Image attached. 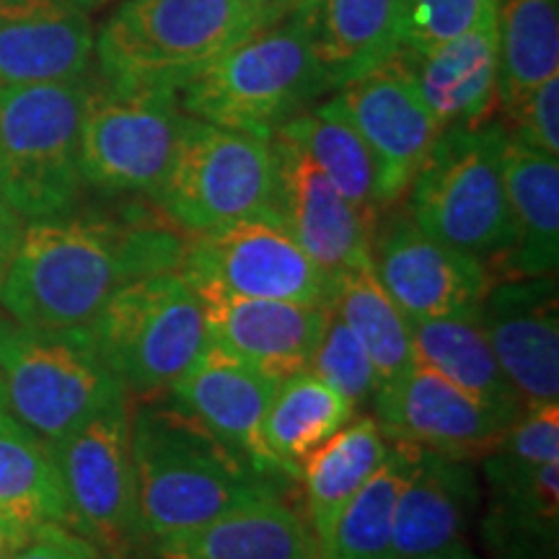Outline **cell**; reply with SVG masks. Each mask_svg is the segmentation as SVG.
Returning a JSON list of instances; mask_svg holds the SVG:
<instances>
[{"mask_svg":"<svg viewBox=\"0 0 559 559\" xmlns=\"http://www.w3.org/2000/svg\"><path fill=\"white\" fill-rule=\"evenodd\" d=\"M187 236L148 218L29 221L0 283V309L26 326H83L132 280L179 272Z\"/></svg>","mask_w":559,"mask_h":559,"instance_id":"6da1fadb","label":"cell"},{"mask_svg":"<svg viewBox=\"0 0 559 559\" xmlns=\"http://www.w3.org/2000/svg\"><path fill=\"white\" fill-rule=\"evenodd\" d=\"M130 449L145 539L200 528L243 502L280 495L275 479L174 400L145 396L130 407Z\"/></svg>","mask_w":559,"mask_h":559,"instance_id":"7a4b0ae2","label":"cell"},{"mask_svg":"<svg viewBox=\"0 0 559 559\" xmlns=\"http://www.w3.org/2000/svg\"><path fill=\"white\" fill-rule=\"evenodd\" d=\"M317 9H296L257 26L179 91L194 120L267 138L326 91L317 58Z\"/></svg>","mask_w":559,"mask_h":559,"instance_id":"3957f363","label":"cell"},{"mask_svg":"<svg viewBox=\"0 0 559 559\" xmlns=\"http://www.w3.org/2000/svg\"><path fill=\"white\" fill-rule=\"evenodd\" d=\"M262 24L239 0H124L96 39V55L111 88L179 94Z\"/></svg>","mask_w":559,"mask_h":559,"instance_id":"277c9868","label":"cell"},{"mask_svg":"<svg viewBox=\"0 0 559 559\" xmlns=\"http://www.w3.org/2000/svg\"><path fill=\"white\" fill-rule=\"evenodd\" d=\"M506 140L502 124L440 130L409 187L412 223L445 247L506 262L515 241L502 179Z\"/></svg>","mask_w":559,"mask_h":559,"instance_id":"5b68a950","label":"cell"},{"mask_svg":"<svg viewBox=\"0 0 559 559\" xmlns=\"http://www.w3.org/2000/svg\"><path fill=\"white\" fill-rule=\"evenodd\" d=\"M128 396L102 360L88 326H26L0 319V400L47 443Z\"/></svg>","mask_w":559,"mask_h":559,"instance_id":"8992f818","label":"cell"},{"mask_svg":"<svg viewBox=\"0 0 559 559\" xmlns=\"http://www.w3.org/2000/svg\"><path fill=\"white\" fill-rule=\"evenodd\" d=\"M86 96L83 81L0 86V194L26 223L79 205Z\"/></svg>","mask_w":559,"mask_h":559,"instance_id":"52a82bcc","label":"cell"},{"mask_svg":"<svg viewBox=\"0 0 559 559\" xmlns=\"http://www.w3.org/2000/svg\"><path fill=\"white\" fill-rule=\"evenodd\" d=\"M86 326L102 360L140 400L169 391L210 345L200 296L181 272L132 280Z\"/></svg>","mask_w":559,"mask_h":559,"instance_id":"ba28073f","label":"cell"},{"mask_svg":"<svg viewBox=\"0 0 559 559\" xmlns=\"http://www.w3.org/2000/svg\"><path fill=\"white\" fill-rule=\"evenodd\" d=\"M158 205L187 234L249 218H275V160L267 138L190 117Z\"/></svg>","mask_w":559,"mask_h":559,"instance_id":"9c48e42d","label":"cell"},{"mask_svg":"<svg viewBox=\"0 0 559 559\" xmlns=\"http://www.w3.org/2000/svg\"><path fill=\"white\" fill-rule=\"evenodd\" d=\"M190 120L171 91L88 88L81 122L83 185L158 198Z\"/></svg>","mask_w":559,"mask_h":559,"instance_id":"30bf717a","label":"cell"},{"mask_svg":"<svg viewBox=\"0 0 559 559\" xmlns=\"http://www.w3.org/2000/svg\"><path fill=\"white\" fill-rule=\"evenodd\" d=\"M70 528L107 555L143 539L130 449V394L50 443Z\"/></svg>","mask_w":559,"mask_h":559,"instance_id":"8fae6325","label":"cell"},{"mask_svg":"<svg viewBox=\"0 0 559 559\" xmlns=\"http://www.w3.org/2000/svg\"><path fill=\"white\" fill-rule=\"evenodd\" d=\"M181 275L192 288L326 306L332 280L275 218H249L187 236Z\"/></svg>","mask_w":559,"mask_h":559,"instance_id":"7c38bea8","label":"cell"},{"mask_svg":"<svg viewBox=\"0 0 559 559\" xmlns=\"http://www.w3.org/2000/svg\"><path fill=\"white\" fill-rule=\"evenodd\" d=\"M321 107L340 115L368 145L379 171L381 207L409 190L443 130L402 52L340 86V94Z\"/></svg>","mask_w":559,"mask_h":559,"instance_id":"4fadbf2b","label":"cell"},{"mask_svg":"<svg viewBox=\"0 0 559 559\" xmlns=\"http://www.w3.org/2000/svg\"><path fill=\"white\" fill-rule=\"evenodd\" d=\"M270 145L275 160L272 215L280 226L330 280L370 267L379 218L342 198L309 153L290 138L272 132Z\"/></svg>","mask_w":559,"mask_h":559,"instance_id":"5bb4252c","label":"cell"},{"mask_svg":"<svg viewBox=\"0 0 559 559\" xmlns=\"http://www.w3.org/2000/svg\"><path fill=\"white\" fill-rule=\"evenodd\" d=\"M370 400L373 419L389 440L464 461L489 456L513 423L423 366L383 383Z\"/></svg>","mask_w":559,"mask_h":559,"instance_id":"9a60e30c","label":"cell"},{"mask_svg":"<svg viewBox=\"0 0 559 559\" xmlns=\"http://www.w3.org/2000/svg\"><path fill=\"white\" fill-rule=\"evenodd\" d=\"M479 321L523 407L559 396L557 275L508 277L489 285Z\"/></svg>","mask_w":559,"mask_h":559,"instance_id":"2e32d148","label":"cell"},{"mask_svg":"<svg viewBox=\"0 0 559 559\" xmlns=\"http://www.w3.org/2000/svg\"><path fill=\"white\" fill-rule=\"evenodd\" d=\"M373 272L407 321L479 311L492 275L485 262L400 218L373 243Z\"/></svg>","mask_w":559,"mask_h":559,"instance_id":"e0dca14e","label":"cell"},{"mask_svg":"<svg viewBox=\"0 0 559 559\" xmlns=\"http://www.w3.org/2000/svg\"><path fill=\"white\" fill-rule=\"evenodd\" d=\"M194 293L205 311L210 345L275 381L309 368L313 347L330 317V304L304 306L241 298L215 288H194Z\"/></svg>","mask_w":559,"mask_h":559,"instance_id":"ac0fdd59","label":"cell"},{"mask_svg":"<svg viewBox=\"0 0 559 559\" xmlns=\"http://www.w3.org/2000/svg\"><path fill=\"white\" fill-rule=\"evenodd\" d=\"M275 389L277 381L262 370L207 345L171 383L169 394L264 477L280 479L285 472L264 443L262 430Z\"/></svg>","mask_w":559,"mask_h":559,"instance_id":"d6986e66","label":"cell"},{"mask_svg":"<svg viewBox=\"0 0 559 559\" xmlns=\"http://www.w3.org/2000/svg\"><path fill=\"white\" fill-rule=\"evenodd\" d=\"M94 32L70 0H0V86L83 81Z\"/></svg>","mask_w":559,"mask_h":559,"instance_id":"ffe728a7","label":"cell"},{"mask_svg":"<svg viewBox=\"0 0 559 559\" xmlns=\"http://www.w3.org/2000/svg\"><path fill=\"white\" fill-rule=\"evenodd\" d=\"M479 502L469 461L409 443V469L394 515V559H415L461 544Z\"/></svg>","mask_w":559,"mask_h":559,"instance_id":"44dd1931","label":"cell"},{"mask_svg":"<svg viewBox=\"0 0 559 559\" xmlns=\"http://www.w3.org/2000/svg\"><path fill=\"white\" fill-rule=\"evenodd\" d=\"M158 559H319L309 523L280 495L228 510L205 526L156 542Z\"/></svg>","mask_w":559,"mask_h":559,"instance_id":"7402d4cb","label":"cell"},{"mask_svg":"<svg viewBox=\"0 0 559 559\" xmlns=\"http://www.w3.org/2000/svg\"><path fill=\"white\" fill-rule=\"evenodd\" d=\"M440 128L477 124L498 96V16L425 52H404Z\"/></svg>","mask_w":559,"mask_h":559,"instance_id":"603a6c76","label":"cell"},{"mask_svg":"<svg viewBox=\"0 0 559 559\" xmlns=\"http://www.w3.org/2000/svg\"><path fill=\"white\" fill-rule=\"evenodd\" d=\"M386 453L389 438L379 423L373 417H353L300 464L298 481L304 485L306 519L319 559H334V534L342 513Z\"/></svg>","mask_w":559,"mask_h":559,"instance_id":"cb8c5ba5","label":"cell"},{"mask_svg":"<svg viewBox=\"0 0 559 559\" xmlns=\"http://www.w3.org/2000/svg\"><path fill=\"white\" fill-rule=\"evenodd\" d=\"M502 179L513 221L508 277L557 275L559 262V160L528 145L506 140Z\"/></svg>","mask_w":559,"mask_h":559,"instance_id":"d4e9b609","label":"cell"},{"mask_svg":"<svg viewBox=\"0 0 559 559\" xmlns=\"http://www.w3.org/2000/svg\"><path fill=\"white\" fill-rule=\"evenodd\" d=\"M415 366L430 368L453 386L513 419L523 404L502 373L479 321V311L409 321Z\"/></svg>","mask_w":559,"mask_h":559,"instance_id":"484cf974","label":"cell"},{"mask_svg":"<svg viewBox=\"0 0 559 559\" xmlns=\"http://www.w3.org/2000/svg\"><path fill=\"white\" fill-rule=\"evenodd\" d=\"M313 45L326 88L345 86L402 52L404 0H321Z\"/></svg>","mask_w":559,"mask_h":559,"instance_id":"4316f807","label":"cell"},{"mask_svg":"<svg viewBox=\"0 0 559 559\" xmlns=\"http://www.w3.org/2000/svg\"><path fill=\"white\" fill-rule=\"evenodd\" d=\"M355 417V404L319 379L311 368L277 381L264 415V443L288 479H298L300 464L324 440Z\"/></svg>","mask_w":559,"mask_h":559,"instance_id":"83f0119b","label":"cell"},{"mask_svg":"<svg viewBox=\"0 0 559 559\" xmlns=\"http://www.w3.org/2000/svg\"><path fill=\"white\" fill-rule=\"evenodd\" d=\"M0 519L37 528H70L68 502L47 440L21 425L0 400Z\"/></svg>","mask_w":559,"mask_h":559,"instance_id":"f1b7e54d","label":"cell"},{"mask_svg":"<svg viewBox=\"0 0 559 559\" xmlns=\"http://www.w3.org/2000/svg\"><path fill=\"white\" fill-rule=\"evenodd\" d=\"M330 309L368 353L379 386L396 381L415 366L409 321L383 290L373 264L332 280Z\"/></svg>","mask_w":559,"mask_h":559,"instance_id":"f546056e","label":"cell"},{"mask_svg":"<svg viewBox=\"0 0 559 559\" xmlns=\"http://www.w3.org/2000/svg\"><path fill=\"white\" fill-rule=\"evenodd\" d=\"M559 73L557 0H498V96L510 109Z\"/></svg>","mask_w":559,"mask_h":559,"instance_id":"4dcf8cb0","label":"cell"},{"mask_svg":"<svg viewBox=\"0 0 559 559\" xmlns=\"http://www.w3.org/2000/svg\"><path fill=\"white\" fill-rule=\"evenodd\" d=\"M275 132L290 138L309 153V158L324 171L342 198H347L366 215L379 218L381 200L376 160L362 138L340 115L324 107L298 111Z\"/></svg>","mask_w":559,"mask_h":559,"instance_id":"1f68e13d","label":"cell"},{"mask_svg":"<svg viewBox=\"0 0 559 559\" xmlns=\"http://www.w3.org/2000/svg\"><path fill=\"white\" fill-rule=\"evenodd\" d=\"M409 469V443L389 440V453L342 513L334 559H394V515Z\"/></svg>","mask_w":559,"mask_h":559,"instance_id":"d6a6232c","label":"cell"},{"mask_svg":"<svg viewBox=\"0 0 559 559\" xmlns=\"http://www.w3.org/2000/svg\"><path fill=\"white\" fill-rule=\"evenodd\" d=\"M309 368L332 389H337L345 400L353 402L355 409L358 404L368 402L379 386L368 353L332 309L324 332L313 347Z\"/></svg>","mask_w":559,"mask_h":559,"instance_id":"836d02e7","label":"cell"},{"mask_svg":"<svg viewBox=\"0 0 559 559\" xmlns=\"http://www.w3.org/2000/svg\"><path fill=\"white\" fill-rule=\"evenodd\" d=\"M498 16V0H404V52H425Z\"/></svg>","mask_w":559,"mask_h":559,"instance_id":"e575fe53","label":"cell"},{"mask_svg":"<svg viewBox=\"0 0 559 559\" xmlns=\"http://www.w3.org/2000/svg\"><path fill=\"white\" fill-rule=\"evenodd\" d=\"M492 453L526 466L559 461V402L523 407Z\"/></svg>","mask_w":559,"mask_h":559,"instance_id":"d590c367","label":"cell"},{"mask_svg":"<svg viewBox=\"0 0 559 559\" xmlns=\"http://www.w3.org/2000/svg\"><path fill=\"white\" fill-rule=\"evenodd\" d=\"M506 111L513 120L508 138L547 156H559V73Z\"/></svg>","mask_w":559,"mask_h":559,"instance_id":"8d00e7d4","label":"cell"},{"mask_svg":"<svg viewBox=\"0 0 559 559\" xmlns=\"http://www.w3.org/2000/svg\"><path fill=\"white\" fill-rule=\"evenodd\" d=\"M11 559H111L91 544L79 531L60 526V523H41L29 534Z\"/></svg>","mask_w":559,"mask_h":559,"instance_id":"74e56055","label":"cell"},{"mask_svg":"<svg viewBox=\"0 0 559 559\" xmlns=\"http://www.w3.org/2000/svg\"><path fill=\"white\" fill-rule=\"evenodd\" d=\"M24 226L26 221L21 218L16 210L5 202L3 194H0V283H3L5 270H9L13 254H16Z\"/></svg>","mask_w":559,"mask_h":559,"instance_id":"f35d334b","label":"cell"},{"mask_svg":"<svg viewBox=\"0 0 559 559\" xmlns=\"http://www.w3.org/2000/svg\"><path fill=\"white\" fill-rule=\"evenodd\" d=\"M34 528H24L19 523L0 519V559H11L13 551H16L21 544L29 539Z\"/></svg>","mask_w":559,"mask_h":559,"instance_id":"ab89813d","label":"cell"},{"mask_svg":"<svg viewBox=\"0 0 559 559\" xmlns=\"http://www.w3.org/2000/svg\"><path fill=\"white\" fill-rule=\"evenodd\" d=\"M239 3H243L247 9L254 11L257 16L264 21V24L272 19H280L283 13H288L285 11V0H239Z\"/></svg>","mask_w":559,"mask_h":559,"instance_id":"60d3db41","label":"cell"},{"mask_svg":"<svg viewBox=\"0 0 559 559\" xmlns=\"http://www.w3.org/2000/svg\"><path fill=\"white\" fill-rule=\"evenodd\" d=\"M415 559H479V557H477V555H472V551L466 549L464 544H453V547H449V549L432 551V555L415 557Z\"/></svg>","mask_w":559,"mask_h":559,"instance_id":"b9f144b4","label":"cell"},{"mask_svg":"<svg viewBox=\"0 0 559 559\" xmlns=\"http://www.w3.org/2000/svg\"><path fill=\"white\" fill-rule=\"evenodd\" d=\"M321 0H285V11H296V9H319Z\"/></svg>","mask_w":559,"mask_h":559,"instance_id":"7bdbcfd3","label":"cell"},{"mask_svg":"<svg viewBox=\"0 0 559 559\" xmlns=\"http://www.w3.org/2000/svg\"><path fill=\"white\" fill-rule=\"evenodd\" d=\"M70 3H75V5H81V9H86V5H102V3H107V0H70Z\"/></svg>","mask_w":559,"mask_h":559,"instance_id":"ee69618b","label":"cell"},{"mask_svg":"<svg viewBox=\"0 0 559 559\" xmlns=\"http://www.w3.org/2000/svg\"><path fill=\"white\" fill-rule=\"evenodd\" d=\"M0 319H3V317H0Z\"/></svg>","mask_w":559,"mask_h":559,"instance_id":"f6af8a7d","label":"cell"}]
</instances>
